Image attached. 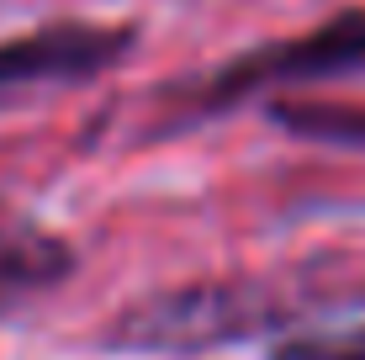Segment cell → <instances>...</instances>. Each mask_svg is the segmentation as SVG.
Wrapping results in <instances>:
<instances>
[{"label": "cell", "mask_w": 365, "mask_h": 360, "mask_svg": "<svg viewBox=\"0 0 365 360\" xmlns=\"http://www.w3.org/2000/svg\"><path fill=\"white\" fill-rule=\"evenodd\" d=\"M318 302H329V292L286 287V281H196V287L154 292L133 302L111 324L106 344L128 355H196L281 329Z\"/></svg>", "instance_id": "obj_1"}, {"label": "cell", "mask_w": 365, "mask_h": 360, "mask_svg": "<svg viewBox=\"0 0 365 360\" xmlns=\"http://www.w3.org/2000/svg\"><path fill=\"white\" fill-rule=\"evenodd\" d=\"M365 69V6H349L329 16L323 27L302 32V37H275L265 48H249L244 58L222 64L217 74L196 85L191 111L196 117H217L238 101L259 91H281V85L302 80H334V74H355Z\"/></svg>", "instance_id": "obj_2"}, {"label": "cell", "mask_w": 365, "mask_h": 360, "mask_svg": "<svg viewBox=\"0 0 365 360\" xmlns=\"http://www.w3.org/2000/svg\"><path fill=\"white\" fill-rule=\"evenodd\" d=\"M133 43L138 27H117V21H48V27L6 37L0 43V106L32 91L96 80V74L117 69L133 53Z\"/></svg>", "instance_id": "obj_3"}, {"label": "cell", "mask_w": 365, "mask_h": 360, "mask_svg": "<svg viewBox=\"0 0 365 360\" xmlns=\"http://www.w3.org/2000/svg\"><path fill=\"white\" fill-rule=\"evenodd\" d=\"M74 270V250L58 233H48L43 222L0 207V318L11 307L43 297Z\"/></svg>", "instance_id": "obj_4"}, {"label": "cell", "mask_w": 365, "mask_h": 360, "mask_svg": "<svg viewBox=\"0 0 365 360\" xmlns=\"http://www.w3.org/2000/svg\"><path fill=\"white\" fill-rule=\"evenodd\" d=\"M270 122L312 143H339V148H365V106L349 101H270Z\"/></svg>", "instance_id": "obj_5"}, {"label": "cell", "mask_w": 365, "mask_h": 360, "mask_svg": "<svg viewBox=\"0 0 365 360\" xmlns=\"http://www.w3.org/2000/svg\"><path fill=\"white\" fill-rule=\"evenodd\" d=\"M265 360H365V329L297 334V339H281Z\"/></svg>", "instance_id": "obj_6"}]
</instances>
